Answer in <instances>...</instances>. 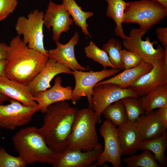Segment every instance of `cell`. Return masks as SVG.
Returning a JSON list of instances; mask_svg holds the SVG:
<instances>
[{
  "label": "cell",
  "instance_id": "cell-1",
  "mask_svg": "<svg viewBox=\"0 0 167 167\" xmlns=\"http://www.w3.org/2000/svg\"><path fill=\"white\" fill-rule=\"evenodd\" d=\"M49 58L47 54L29 48L18 35L8 45L5 76L27 85L41 71Z\"/></svg>",
  "mask_w": 167,
  "mask_h": 167
},
{
  "label": "cell",
  "instance_id": "cell-2",
  "mask_svg": "<svg viewBox=\"0 0 167 167\" xmlns=\"http://www.w3.org/2000/svg\"><path fill=\"white\" fill-rule=\"evenodd\" d=\"M78 109L66 101L54 103L45 113L39 131L48 146L58 153L68 145Z\"/></svg>",
  "mask_w": 167,
  "mask_h": 167
},
{
  "label": "cell",
  "instance_id": "cell-3",
  "mask_svg": "<svg viewBox=\"0 0 167 167\" xmlns=\"http://www.w3.org/2000/svg\"><path fill=\"white\" fill-rule=\"evenodd\" d=\"M15 149L26 165L39 162L51 164L57 153L47 145L38 128L30 126L22 128L12 137Z\"/></svg>",
  "mask_w": 167,
  "mask_h": 167
},
{
  "label": "cell",
  "instance_id": "cell-4",
  "mask_svg": "<svg viewBox=\"0 0 167 167\" xmlns=\"http://www.w3.org/2000/svg\"><path fill=\"white\" fill-rule=\"evenodd\" d=\"M167 7L155 0L126 2L123 23L136 24L139 29L147 32L166 17Z\"/></svg>",
  "mask_w": 167,
  "mask_h": 167
},
{
  "label": "cell",
  "instance_id": "cell-5",
  "mask_svg": "<svg viewBox=\"0 0 167 167\" xmlns=\"http://www.w3.org/2000/svg\"><path fill=\"white\" fill-rule=\"evenodd\" d=\"M97 123L92 108L78 110L67 147L83 151L96 148L100 143L96 128Z\"/></svg>",
  "mask_w": 167,
  "mask_h": 167
},
{
  "label": "cell",
  "instance_id": "cell-6",
  "mask_svg": "<svg viewBox=\"0 0 167 167\" xmlns=\"http://www.w3.org/2000/svg\"><path fill=\"white\" fill-rule=\"evenodd\" d=\"M44 13L37 9L30 12L27 18L19 16L15 25L18 36H23V41L28 47L47 54L48 50L45 48L43 26Z\"/></svg>",
  "mask_w": 167,
  "mask_h": 167
},
{
  "label": "cell",
  "instance_id": "cell-7",
  "mask_svg": "<svg viewBox=\"0 0 167 167\" xmlns=\"http://www.w3.org/2000/svg\"><path fill=\"white\" fill-rule=\"evenodd\" d=\"M121 70L111 68L110 69L104 68L102 70L88 71L76 70L72 71L75 81V85L73 89L72 98L71 101L75 105L83 97L86 96L88 107L92 108V94L93 90L96 85L104 79L118 73Z\"/></svg>",
  "mask_w": 167,
  "mask_h": 167
},
{
  "label": "cell",
  "instance_id": "cell-8",
  "mask_svg": "<svg viewBox=\"0 0 167 167\" xmlns=\"http://www.w3.org/2000/svg\"><path fill=\"white\" fill-rule=\"evenodd\" d=\"M128 97L140 96L132 89L122 88L113 83L96 85L92 94V109L94 111L97 122L101 124V115L104 109L114 102Z\"/></svg>",
  "mask_w": 167,
  "mask_h": 167
},
{
  "label": "cell",
  "instance_id": "cell-9",
  "mask_svg": "<svg viewBox=\"0 0 167 167\" xmlns=\"http://www.w3.org/2000/svg\"><path fill=\"white\" fill-rule=\"evenodd\" d=\"M146 33L139 28H133L128 38L123 39L122 43L126 49L136 53L142 60L152 65L164 58L167 48L164 49L159 45L156 48H154V44L157 42H151L148 36L143 40L142 37Z\"/></svg>",
  "mask_w": 167,
  "mask_h": 167
},
{
  "label": "cell",
  "instance_id": "cell-10",
  "mask_svg": "<svg viewBox=\"0 0 167 167\" xmlns=\"http://www.w3.org/2000/svg\"><path fill=\"white\" fill-rule=\"evenodd\" d=\"M10 102L6 105L0 103V127L8 130H14L26 125L41 109L38 104L36 106L30 107L13 99Z\"/></svg>",
  "mask_w": 167,
  "mask_h": 167
},
{
  "label": "cell",
  "instance_id": "cell-11",
  "mask_svg": "<svg viewBox=\"0 0 167 167\" xmlns=\"http://www.w3.org/2000/svg\"><path fill=\"white\" fill-rule=\"evenodd\" d=\"M99 130L104 140V148L93 166H102L109 162L114 167H121L122 155L116 126L106 119Z\"/></svg>",
  "mask_w": 167,
  "mask_h": 167
},
{
  "label": "cell",
  "instance_id": "cell-12",
  "mask_svg": "<svg viewBox=\"0 0 167 167\" xmlns=\"http://www.w3.org/2000/svg\"><path fill=\"white\" fill-rule=\"evenodd\" d=\"M102 151V146L101 143L94 149L87 151L67 147L57 153L52 165L53 167H91L96 161Z\"/></svg>",
  "mask_w": 167,
  "mask_h": 167
},
{
  "label": "cell",
  "instance_id": "cell-13",
  "mask_svg": "<svg viewBox=\"0 0 167 167\" xmlns=\"http://www.w3.org/2000/svg\"><path fill=\"white\" fill-rule=\"evenodd\" d=\"M152 66L153 68L150 71L139 78L128 87L140 97L167 84V66L165 64L164 57Z\"/></svg>",
  "mask_w": 167,
  "mask_h": 167
},
{
  "label": "cell",
  "instance_id": "cell-14",
  "mask_svg": "<svg viewBox=\"0 0 167 167\" xmlns=\"http://www.w3.org/2000/svg\"><path fill=\"white\" fill-rule=\"evenodd\" d=\"M44 24L50 30L52 28V38L55 42L59 41L60 35L70 29V26L73 24V20L64 5L56 4L50 1L44 15Z\"/></svg>",
  "mask_w": 167,
  "mask_h": 167
},
{
  "label": "cell",
  "instance_id": "cell-15",
  "mask_svg": "<svg viewBox=\"0 0 167 167\" xmlns=\"http://www.w3.org/2000/svg\"><path fill=\"white\" fill-rule=\"evenodd\" d=\"M72 71L65 65L49 58L41 71L27 86L33 95L51 87L50 82L62 73L72 74Z\"/></svg>",
  "mask_w": 167,
  "mask_h": 167
},
{
  "label": "cell",
  "instance_id": "cell-16",
  "mask_svg": "<svg viewBox=\"0 0 167 167\" xmlns=\"http://www.w3.org/2000/svg\"><path fill=\"white\" fill-rule=\"evenodd\" d=\"M79 41V35L76 32L70 40L65 44H62L59 41L55 42L56 47L48 51L47 55L49 58L65 65L72 71H88V68L79 63L75 57V47Z\"/></svg>",
  "mask_w": 167,
  "mask_h": 167
},
{
  "label": "cell",
  "instance_id": "cell-17",
  "mask_svg": "<svg viewBox=\"0 0 167 167\" xmlns=\"http://www.w3.org/2000/svg\"><path fill=\"white\" fill-rule=\"evenodd\" d=\"M62 83L61 78L57 76L53 87L33 95L35 101L41 106L40 111L42 113H45L49 106L54 103L72 99V88L69 86L63 87Z\"/></svg>",
  "mask_w": 167,
  "mask_h": 167
},
{
  "label": "cell",
  "instance_id": "cell-18",
  "mask_svg": "<svg viewBox=\"0 0 167 167\" xmlns=\"http://www.w3.org/2000/svg\"><path fill=\"white\" fill-rule=\"evenodd\" d=\"M133 123L142 141L159 137L167 132V127L159 119L156 111L144 113Z\"/></svg>",
  "mask_w": 167,
  "mask_h": 167
},
{
  "label": "cell",
  "instance_id": "cell-19",
  "mask_svg": "<svg viewBox=\"0 0 167 167\" xmlns=\"http://www.w3.org/2000/svg\"><path fill=\"white\" fill-rule=\"evenodd\" d=\"M0 93L26 106L35 107L38 105L27 85L5 76H0Z\"/></svg>",
  "mask_w": 167,
  "mask_h": 167
},
{
  "label": "cell",
  "instance_id": "cell-20",
  "mask_svg": "<svg viewBox=\"0 0 167 167\" xmlns=\"http://www.w3.org/2000/svg\"><path fill=\"white\" fill-rule=\"evenodd\" d=\"M117 129L122 156H129L139 150L142 141L133 122L128 121Z\"/></svg>",
  "mask_w": 167,
  "mask_h": 167
},
{
  "label": "cell",
  "instance_id": "cell-21",
  "mask_svg": "<svg viewBox=\"0 0 167 167\" xmlns=\"http://www.w3.org/2000/svg\"><path fill=\"white\" fill-rule=\"evenodd\" d=\"M153 66L142 60L137 66L124 70L120 73L107 79L101 81L96 85L106 83L114 84L122 88H128L135 80L150 71Z\"/></svg>",
  "mask_w": 167,
  "mask_h": 167
},
{
  "label": "cell",
  "instance_id": "cell-22",
  "mask_svg": "<svg viewBox=\"0 0 167 167\" xmlns=\"http://www.w3.org/2000/svg\"><path fill=\"white\" fill-rule=\"evenodd\" d=\"M139 98L145 113L167 107V84L155 89Z\"/></svg>",
  "mask_w": 167,
  "mask_h": 167
},
{
  "label": "cell",
  "instance_id": "cell-23",
  "mask_svg": "<svg viewBox=\"0 0 167 167\" xmlns=\"http://www.w3.org/2000/svg\"><path fill=\"white\" fill-rule=\"evenodd\" d=\"M108 4L106 16L111 18L115 22L114 29L115 34L123 39L128 38L124 34L122 27L124 10L126 2L124 0H105Z\"/></svg>",
  "mask_w": 167,
  "mask_h": 167
},
{
  "label": "cell",
  "instance_id": "cell-24",
  "mask_svg": "<svg viewBox=\"0 0 167 167\" xmlns=\"http://www.w3.org/2000/svg\"><path fill=\"white\" fill-rule=\"evenodd\" d=\"M167 147V132L159 137L142 141L140 145L139 150H148L152 152L156 161L161 166H166L167 159L165 155Z\"/></svg>",
  "mask_w": 167,
  "mask_h": 167
},
{
  "label": "cell",
  "instance_id": "cell-25",
  "mask_svg": "<svg viewBox=\"0 0 167 167\" xmlns=\"http://www.w3.org/2000/svg\"><path fill=\"white\" fill-rule=\"evenodd\" d=\"M62 1V3L72 17L75 24L81 28L82 32L86 36H88L91 37L87 29L88 25L87 23V20L93 15V13L90 11L85 12L82 10L75 0Z\"/></svg>",
  "mask_w": 167,
  "mask_h": 167
},
{
  "label": "cell",
  "instance_id": "cell-26",
  "mask_svg": "<svg viewBox=\"0 0 167 167\" xmlns=\"http://www.w3.org/2000/svg\"><path fill=\"white\" fill-rule=\"evenodd\" d=\"M106 119L116 126L128 122L124 107L121 100L117 101L106 107L102 112Z\"/></svg>",
  "mask_w": 167,
  "mask_h": 167
},
{
  "label": "cell",
  "instance_id": "cell-27",
  "mask_svg": "<svg viewBox=\"0 0 167 167\" xmlns=\"http://www.w3.org/2000/svg\"><path fill=\"white\" fill-rule=\"evenodd\" d=\"M123 45L119 40L110 38L102 46V49L107 53L110 62L115 68L123 70L124 66L121 59L120 50Z\"/></svg>",
  "mask_w": 167,
  "mask_h": 167
},
{
  "label": "cell",
  "instance_id": "cell-28",
  "mask_svg": "<svg viewBox=\"0 0 167 167\" xmlns=\"http://www.w3.org/2000/svg\"><path fill=\"white\" fill-rule=\"evenodd\" d=\"M128 167H161L153 156L148 150H143L139 155L132 154L123 159Z\"/></svg>",
  "mask_w": 167,
  "mask_h": 167
},
{
  "label": "cell",
  "instance_id": "cell-29",
  "mask_svg": "<svg viewBox=\"0 0 167 167\" xmlns=\"http://www.w3.org/2000/svg\"><path fill=\"white\" fill-rule=\"evenodd\" d=\"M128 121L134 122L145 113L139 97H128L121 100Z\"/></svg>",
  "mask_w": 167,
  "mask_h": 167
},
{
  "label": "cell",
  "instance_id": "cell-30",
  "mask_svg": "<svg viewBox=\"0 0 167 167\" xmlns=\"http://www.w3.org/2000/svg\"><path fill=\"white\" fill-rule=\"evenodd\" d=\"M84 52L87 57L99 63L104 68L110 67L115 68L110 62L107 53L98 47L93 41H91L85 47Z\"/></svg>",
  "mask_w": 167,
  "mask_h": 167
},
{
  "label": "cell",
  "instance_id": "cell-31",
  "mask_svg": "<svg viewBox=\"0 0 167 167\" xmlns=\"http://www.w3.org/2000/svg\"><path fill=\"white\" fill-rule=\"evenodd\" d=\"M26 165L19 156L11 155L2 147L0 148V167H25Z\"/></svg>",
  "mask_w": 167,
  "mask_h": 167
},
{
  "label": "cell",
  "instance_id": "cell-32",
  "mask_svg": "<svg viewBox=\"0 0 167 167\" xmlns=\"http://www.w3.org/2000/svg\"><path fill=\"white\" fill-rule=\"evenodd\" d=\"M120 55L121 60L124 66V70L137 66L142 60L138 54L135 52L127 50L124 48L120 50Z\"/></svg>",
  "mask_w": 167,
  "mask_h": 167
},
{
  "label": "cell",
  "instance_id": "cell-33",
  "mask_svg": "<svg viewBox=\"0 0 167 167\" xmlns=\"http://www.w3.org/2000/svg\"><path fill=\"white\" fill-rule=\"evenodd\" d=\"M18 0H0V21L5 19L13 12Z\"/></svg>",
  "mask_w": 167,
  "mask_h": 167
},
{
  "label": "cell",
  "instance_id": "cell-34",
  "mask_svg": "<svg viewBox=\"0 0 167 167\" xmlns=\"http://www.w3.org/2000/svg\"><path fill=\"white\" fill-rule=\"evenodd\" d=\"M157 37L164 48H167V28L159 27L156 30Z\"/></svg>",
  "mask_w": 167,
  "mask_h": 167
},
{
  "label": "cell",
  "instance_id": "cell-35",
  "mask_svg": "<svg viewBox=\"0 0 167 167\" xmlns=\"http://www.w3.org/2000/svg\"><path fill=\"white\" fill-rule=\"evenodd\" d=\"M156 113L160 121L167 127V107L158 108Z\"/></svg>",
  "mask_w": 167,
  "mask_h": 167
},
{
  "label": "cell",
  "instance_id": "cell-36",
  "mask_svg": "<svg viewBox=\"0 0 167 167\" xmlns=\"http://www.w3.org/2000/svg\"><path fill=\"white\" fill-rule=\"evenodd\" d=\"M8 45L6 43H0V61L6 60Z\"/></svg>",
  "mask_w": 167,
  "mask_h": 167
},
{
  "label": "cell",
  "instance_id": "cell-37",
  "mask_svg": "<svg viewBox=\"0 0 167 167\" xmlns=\"http://www.w3.org/2000/svg\"><path fill=\"white\" fill-rule=\"evenodd\" d=\"M6 60L0 61V76H5L4 69Z\"/></svg>",
  "mask_w": 167,
  "mask_h": 167
},
{
  "label": "cell",
  "instance_id": "cell-38",
  "mask_svg": "<svg viewBox=\"0 0 167 167\" xmlns=\"http://www.w3.org/2000/svg\"><path fill=\"white\" fill-rule=\"evenodd\" d=\"M10 98L7 96L0 93V103L2 104L4 101H8Z\"/></svg>",
  "mask_w": 167,
  "mask_h": 167
},
{
  "label": "cell",
  "instance_id": "cell-39",
  "mask_svg": "<svg viewBox=\"0 0 167 167\" xmlns=\"http://www.w3.org/2000/svg\"><path fill=\"white\" fill-rule=\"evenodd\" d=\"M156 1L167 7V0H155Z\"/></svg>",
  "mask_w": 167,
  "mask_h": 167
}]
</instances>
